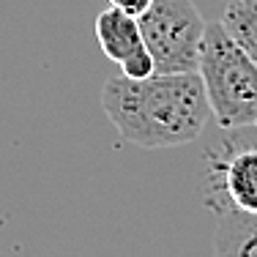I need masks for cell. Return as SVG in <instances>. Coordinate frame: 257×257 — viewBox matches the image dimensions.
I'll return each instance as SVG.
<instances>
[{
    "label": "cell",
    "instance_id": "obj_3",
    "mask_svg": "<svg viewBox=\"0 0 257 257\" xmlns=\"http://www.w3.org/2000/svg\"><path fill=\"white\" fill-rule=\"evenodd\" d=\"M145 44L154 55L156 71L178 74L197 71L208 22L194 0H154L145 14H140Z\"/></svg>",
    "mask_w": 257,
    "mask_h": 257
},
{
    "label": "cell",
    "instance_id": "obj_6",
    "mask_svg": "<svg viewBox=\"0 0 257 257\" xmlns=\"http://www.w3.org/2000/svg\"><path fill=\"white\" fill-rule=\"evenodd\" d=\"M213 208V257H257V213L224 203Z\"/></svg>",
    "mask_w": 257,
    "mask_h": 257
},
{
    "label": "cell",
    "instance_id": "obj_2",
    "mask_svg": "<svg viewBox=\"0 0 257 257\" xmlns=\"http://www.w3.org/2000/svg\"><path fill=\"white\" fill-rule=\"evenodd\" d=\"M197 71L219 126L257 128V63L224 30L222 20L208 22Z\"/></svg>",
    "mask_w": 257,
    "mask_h": 257
},
{
    "label": "cell",
    "instance_id": "obj_5",
    "mask_svg": "<svg viewBox=\"0 0 257 257\" xmlns=\"http://www.w3.org/2000/svg\"><path fill=\"white\" fill-rule=\"evenodd\" d=\"M238 211L257 213V148H243L211 159V197Z\"/></svg>",
    "mask_w": 257,
    "mask_h": 257
},
{
    "label": "cell",
    "instance_id": "obj_4",
    "mask_svg": "<svg viewBox=\"0 0 257 257\" xmlns=\"http://www.w3.org/2000/svg\"><path fill=\"white\" fill-rule=\"evenodd\" d=\"M96 39H99L101 52L120 66V74L132 79H145L156 74V63L145 44L140 17L109 6L96 17Z\"/></svg>",
    "mask_w": 257,
    "mask_h": 257
},
{
    "label": "cell",
    "instance_id": "obj_7",
    "mask_svg": "<svg viewBox=\"0 0 257 257\" xmlns=\"http://www.w3.org/2000/svg\"><path fill=\"white\" fill-rule=\"evenodd\" d=\"M222 25L257 63V0H227Z\"/></svg>",
    "mask_w": 257,
    "mask_h": 257
},
{
    "label": "cell",
    "instance_id": "obj_1",
    "mask_svg": "<svg viewBox=\"0 0 257 257\" xmlns=\"http://www.w3.org/2000/svg\"><path fill=\"white\" fill-rule=\"evenodd\" d=\"M101 107L123 143L148 151L194 143L213 118L200 71L109 77L101 88Z\"/></svg>",
    "mask_w": 257,
    "mask_h": 257
},
{
    "label": "cell",
    "instance_id": "obj_8",
    "mask_svg": "<svg viewBox=\"0 0 257 257\" xmlns=\"http://www.w3.org/2000/svg\"><path fill=\"white\" fill-rule=\"evenodd\" d=\"M151 3H154V0H109V6H115V9L126 11V14H134V17L145 14Z\"/></svg>",
    "mask_w": 257,
    "mask_h": 257
}]
</instances>
